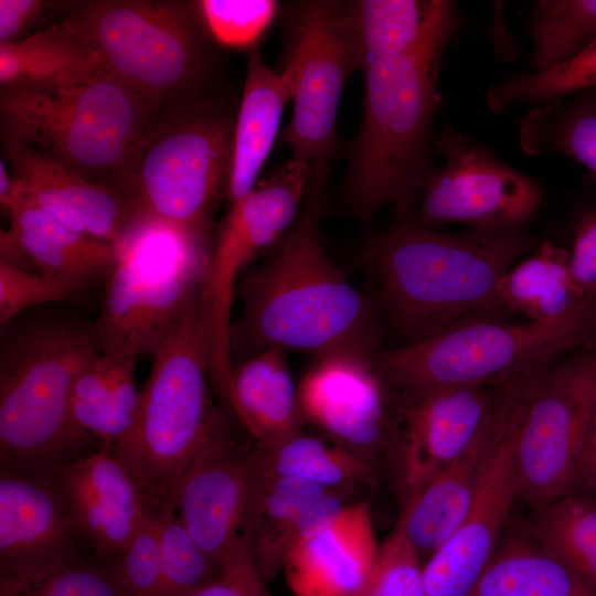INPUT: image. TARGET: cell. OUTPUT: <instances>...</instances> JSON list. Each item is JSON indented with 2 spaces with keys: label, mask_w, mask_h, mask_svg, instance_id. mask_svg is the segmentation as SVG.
Segmentation results:
<instances>
[{
  "label": "cell",
  "mask_w": 596,
  "mask_h": 596,
  "mask_svg": "<svg viewBox=\"0 0 596 596\" xmlns=\"http://www.w3.org/2000/svg\"><path fill=\"white\" fill-rule=\"evenodd\" d=\"M329 171V161L310 164L306 195L294 224L270 257L238 283L235 297L242 310L231 328L233 358L269 349L316 358L337 352L374 358L379 353L375 307L349 283L321 243Z\"/></svg>",
  "instance_id": "cell-1"
},
{
  "label": "cell",
  "mask_w": 596,
  "mask_h": 596,
  "mask_svg": "<svg viewBox=\"0 0 596 596\" xmlns=\"http://www.w3.org/2000/svg\"><path fill=\"white\" fill-rule=\"evenodd\" d=\"M533 247L522 230L450 233L406 219L365 256L379 308L405 345L466 323L503 320L500 281Z\"/></svg>",
  "instance_id": "cell-2"
},
{
  "label": "cell",
  "mask_w": 596,
  "mask_h": 596,
  "mask_svg": "<svg viewBox=\"0 0 596 596\" xmlns=\"http://www.w3.org/2000/svg\"><path fill=\"white\" fill-rule=\"evenodd\" d=\"M94 321L30 310L1 327L0 468L55 475L100 445L74 422L71 396L102 353Z\"/></svg>",
  "instance_id": "cell-3"
},
{
  "label": "cell",
  "mask_w": 596,
  "mask_h": 596,
  "mask_svg": "<svg viewBox=\"0 0 596 596\" xmlns=\"http://www.w3.org/2000/svg\"><path fill=\"white\" fill-rule=\"evenodd\" d=\"M444 51L364 65V108L352 149L347 193L352 212L369 222L390 206L402 220L415 212L435 171L433 127Z\"/></svg>",
  "instance_id": "cell-4"
},
{
  "label": "cell",
  "mask_w": 596,
  "mask_h": 596,
  "mask_svg": "<svg viewBox=\"0 0 596 596\" xmlns=\"http://www.w3.org/2000/svg\"><path fill=\"white\" fill-rule=\"evenodd\" d=\"M209 365L198 298L153 353L140 390L135 426L117 447L151 513L174 512L187 472L202 450L230 428L210 394Z\"/></svg>",
  "instance_id": "cell-5"
},
{
  "label": "cell",
  "mask_w": 596,
  "mask_h": 596,
  "mask_svg": "<svg viewBox=\"0 0 596 596\" xmlns=\"http://www.w3.org/2000/svg\"><path fill=\"white\" fill-rule=\"evenodd\" d=\"M155 107L104 72L4 87L1 135L109 184L139 146Z\"/></svg>",
  "instance_id": "cell-6"
},
{
  "label": "cell",
  "mask_w": 596,
  "mask_h": 596,
  "mask_svg": "<svg viewBox=\"0 0 596 596\" xmlns=\"http://www.w3.org/2000/svg\"><path fill=\"white\" fill-rule=\"evenodd\" d=\"M234 121L201 103L150 123L123 170L109 182L151 221L207 242L213 207L231 169Z\"/></svg>",
  "instance_id": "cell-7"
},
{
  "label": "cell",
  "mask_w": 596,
  "mask_h": 596,
  "mask_svg": "<svg viewBox=\"0 0 596 596\" xmlns=\"http://www.w3.org/2000/svg\"><path fill=\"white\" fill-rule=\"evenodd\" d=\"M116 246L94 324L103 352L137 360L153 355L198 298L210 247L151 221Z\"/></svg>",
  "instance_id": "cell-8"
},
{
  "label": "cell",
  "mask_w": 596,
  "mask_h": 596,
  "mask_svg": "<svg viewBox=\"0 0 596 596\" xmlns=\"http://www.w3.org/2000/svg\"><path fill=\"white\" fill-rule=\"evenodd\" d=\"M596 342V312L570 322L480 320L427 340L379 351L374 365L403 392L500 384Z\"/></svg>",
  "instance_id": "cell-9"
},
{
  "label": "cell",
  "mask_w": 596,
  "mask_h": 596,
  "mask_svg": "<svg viewBox=\"0 0 596 596\" xmlns=\"http://www.w3.org/2000/svg\"><path fill=\"white\" fill-rule=\"evenodd\" d=\"M103 71L157 106L192 87L204 70V46L183 4L97 0L65 18Z\"/></svg>",
  "instance_id": "cell-10"
},
{
  "label": "cell",
  "mask_w": 596,
  "mask_h": 596,
  "mask_svg": "<svg viewBox=\"0 0 596 596\" xmlns=\"http://www.w3.org/2000/svg\"><path fill=\"white\" fill-rule=\"evenodd\" d=\"M310 164L290 158L247 195L231 204L207 256L199 288L210 383L227 409L234 368L232 306L244 266L278 244L297 219L306 195Z\"/></svg>",
  "instance_id": "cell-11"
},
{
  "label": "cell",
  "mask_w": 596,
  "mask_h": 596,
  "mask_svg": "<svg viewBox=\"0 0 596 596\" xmlns=\"http://www.w3.org/2000/svg\"><path fill=\"white\" fill-rule=\"evenodd\" d=\"M596 402V342L534 382L514 446L519 499L531 508L573 492Z\"/></svg>",
  "instance_id": "cell-12"
},
{
  "label": "cell",
  "mask_w": 596,
  "mask_h": 596,
  "mask_svg": "<svg viewBox=\"0 0 596 596\" xmlns=\"http://www.w3.org/2000/svg\"><path fill=\"white\" fill-rule=\"evenodd\" d=\"M363 58L347 14V2L300 6L283 67L294 81L291 120L283 140L291 158L311 164L337 150V114L344 85Z\"/></svg>",
  "instance_id": "cell-13"
},
{
  "label": "cell",
  "mask_w": 596,
  "mask_h": 596,
  "mask_svg": "<svg viewBox=\"0 0 596 596\" xmlns=\"http://www.w3.org/2000/svg\"><path fill=\"white\" fill-rule=\"evenodd\" d=\"M434 150L445 163L430 175L408 220L432 227L458 223L477 230H522L541 207L544 193L534 178L451 124L434 136Z\"/></svg>",
  "instance_id": "cell-14"
},
{
  "label": "cell",
  "mask_w": 596,
  "mask_h": 596,
  "mask_svg": "<svg viewBox=\"0 0 596 596\" xmlns=\"http://www.w3.org/2000/svg\"><path fill=\"white\" fill-rule=\"evenodd\" d=\"M477 384L403 392L404 402L386 444L402 505L409 502L481 434L503 386Z\"/></svg>",
  "instance_id": "cell-15"
},
{
  "label": "cell",
  "mask_w": 596,
  "mask_h": 596,
  "mask_svg": "<svg viewBox=\"0 0 596 596\" xmlns=\"http://www.w3.org/2000/svg\"><path fill=\"white\" fill-rule=\"evenodd\" d=\"M88 550L55 475L0 468V588L38 585L87 558Z\"/></svg>",
  "instance_id": "cell-16"
},
{
  "label": "cell",
  "mask_w": 596,
  "mask_h": 596,
  "mask_svg": "<svg viewBox=\"0 0 596 596\" xmlns=\"http://www.w3.org/2000/svg\"><path fill=\"white\" fill-rule=\"evenodd\" d=\"M535 375L517 402L482 475L473 502L455 532L423 564L426 596H469L503 538L519 500L514 446Z\"/></svg>",
  "instance_id": "cell-17"
},
{
  "label": "cell",
  "mask_w": 596,
  "mask_h": 596,
  "mask_svg": "<svg viewBox=\"0 0 596 596\" xmlns=\"http://www.w3.org/2000/svg\"><path fill=\"white\" fill-rule=\"evenodd\" d=\"M374 358L353 352L316 358L298 386L305 421L370 462L385 451L391 430L386 383Z\"/></svg>",
  "instance_id": "cell-18"
},
{
  "label": "cell",
  "mask_w": 596,
  "mask_h": 596,
  "mask_svg": "<svg viewBox=\"0 0 596 596\" xmlns=\"http://www.w3.org/2000/svg\"><path fill=\"white\" fill-rule=\"evenodd\" d=\"M3 149L19 192L67 226L117 245L138 225L136 205L116 187L29 146L3 140Z\"/></svg>",
  "instance_id": "cell-19"
},
{
  "label": "cell",
  "mask_w": 596,
  "mask_h": 596,
  "mask_svg": "<svg viewBox=\"0 0 596 596\" xmlns=\"http://www.w3.org/2000/svg\"><path fill=\"white\" fill-rule=\"evenodd\" d=\"M252 481L247 451L230 427L202 450L178 490L175 515L220 570L243 534Z\"/></svg>",
  "instance_id": "cell-20"
},
{
  "label": "cell",
  "mask_w": 596,
  "mask_h": 596,
  "mask_svg": "<svg viewBox=\"0 0 596 596\" xmlns=\"http://www.w3.org/2000/svg\"><path fill=\"white\" fill-rule=\"evenodd\" d=\"M542 368L508 381L481 434L414 499L402 505L405 533L421 558H428L468 513L482 475L521 394Z\"/></svg>",
  "instance_id": "cell-21"
},
{
  "label": "cell",
  "mask_w": 596,
  "mask_h": 596,
  "mask_svg": "<svg viewBox=\"0 0 596 596\" xmlns=\"http://www.w3.org/2000/svg\"><path fill=\"white\" fill-rule=\"evenodd\" d=\"M55 476L95 556L120 553L151 513L141 488L113 448L99 447Z\"/></svg>",
  "instance_id": "cell-22"
},
{
  "label": "cell",
  "mask_w": 596,
  "mask_h": 596,
  "mask_svg": "<svg viewBox=\"0 0 596 596\" xmlns=\"http://www.w3.org/2000/svg\"><path fill=\"white\" fill-rule=\"evenodd\" d=\"M18 185V184H17ZM0 232V260L89 288L107 279L117 246L77 232L26 200L18 190Z\"/></svg>",
  "instance_id": "cell-23"
},
{
  "label": "cell",
  "mask_w": 596,
  "mask_h": 596,
  "mask_svg": "<svg viewBox=\"0 0 596 596\" xmlns=\"http://www.w3.org/2000/svg\"><path fill=\"white\" fill-rule=\"evenodd\" d=\"M377 551L370 502H351L291 550L284 565L288 585L297 596H352Z\"/></svg>",
  "instance_id": "cell-24"
},
{
  "label": "cell",
  "mask_w": 596,
  "mask_h": 596,
  "mask_svg": "<svg viewBox=\"0 0 596 596\" xmlns=\"http://www.w3.org/2000/svg\"><path fill=\"white\" fill-rule=\"evenodd\" d=\"M347 14L363 67L382 58L445 52L461 23L458 4L448 0L351 1Z\"/></svg>",
  "instance_id": "cell-25"
},
{
  "label": "cell",
  "mask_w": 596,
  "mask_h": 596,
  "mask_svg": "<svg viewBox=\"0 0 596 596\" xmlns=\"http://www.w3.org/2000/svg\"><path fill=\"white\" fill-rule=\"evenodd\" d=\"M227 411L258 446H276L302 433L298 387L284 351L264 350L234 365Z\"/></svg>",
  "instance_id": "cell-26"
},
{
  "label": "cell",
  "mask_w": 596,
  "mask_h": 596,
  "mask_svg": "<svg viewBox=\"0 0 596 596\" xmlns=\"http://www.w3.org/2000/svg\"><path fill=\"white\" fill-rule=\"evenodd\" d=\"M295 86L288 72L270 68L258 51L248 55L243 95L234 120L226 195L231 204L252 192L276 140Z\"/></svg>",
  "instance_id": "cell-27"
},
{
  "label": "cell",
  "mask_w": 596,
  "mask_h": 596,
  "mask_svg": "<svg viewBox=\"0 0 596 596\" xmlns=\"http://www.w3.org/2000/svg\"><path fill=\"white\" fill-rule=\"evenodd\" d=\"M568 259V251L543 243L517 262L499 285L504 309L541 323L570 322L595 313L596 301L586 299L574 285Z\"/></svg>",
  "instance_id": "cell-28"
},
{
  "label": "cell",
  "mask_w": 596,
  "mask_h": 596,
  "mask_svg": "<svg viewBox=\"0 0 596 596\" xmlns=\"http://www.w3.org/2000/svg\"><path fill=\"white\" fill-rule=\"evenodd\" d=\"M136 361L102 351L74 383L71 396L74 422L100 447H117L135 426L140 405Z\"/></svg>",
  "instance_id": "cell-29"
},
{
  "label": "cell",
  "mask_w": 596,
  "mask_h": 596,
  "mask_svg": "<svg viewBox=\"0 0 596 596\" xmlns=\"http://www.w3.org/2000/svg\"><path fill=\"white\" fill-rule=\"evenodd\" d=\"M252 476L243 533L247 534L252 556L268 582L284 568L299 542L301 513L330 489L296 478Z\"/></svg>",
  "instance_id": "cell-30"
},
{
  "label": "cell",
  "mask_w": 596,
  "mask_h": 596,
  "mask_svg": "<svg viewBox=\"0 0 596 596\" xmlns=\"http://www.w3.org/2000/svg\"><path fill=\"white\" fill-rule=\"evenodd\" d=\"M469 596H596L520 525L509 526Z\"/></svg>",
  "instance_id": "cell-31"
},
{
  "label": "cell",
  "mask_w": 596,
  "mask_h": 596,
  "mask_svg": "<svg viewBox=\"0 0 596 596\" xmlns=\"http://www.w3.org/2000/svg\"><path fill=\"white\" fill-rule=\"evenodd\" d=\"M98 72L104 71L95 55L65 19L19 41L0 43L1 88L51 84Z\"/></svg>",
  "instance_id": "cell-32"
},
{
  "label": "cell",
  "mask_w": 596,
  "mask_h": 596,
  "mask_svg": "<svg viewBox=\"0 0 596 596\" xmlns=\"http://www.w3.org/2000/svg\"><path fill=\"white\" fill-rule=\"evenodd\" d=\"M247 459L255 476L296 478L327 489H353L373 476L363 457L302 433L276 446L254 445Z\"/></svg>",
  "instance_id": "cell-33"
},
{
  "label": "cell",
  "mask_w": 596,
  "mask_h": 596,
  "mask_svg": "<svg viewBox=\"0 0 596 596\" xmlns=\"http://www.w3.org/2000/svg\"><path fill=\"white\" fill-rule=\"evenodd\" d=\"M521 526L596 592V496L573 491L533 507Z\"/></svg>",
  "instance_id": "cell-34"
},
{
  "label": "cell",
  "mask_w": 596,
  "mask_h": 596,
  "mask_svg": "<svg viewBox=\"0 0 596 596\" xmlns=\"http://www.w3.org/2000/svg\"><path fill=\"white\" fill-rule=\"evenodd\" d=\"M519 143L524 153H560L596 175V87L536 106L521 120Z\"/></svg>",
  "instance_id": "cell-35"
},
{
  "label": "cell",
  "mask_w": 596,
  "mask_h": 596,
  "mask_svg": "<svg viewBox=\"0 0 596 596\" xmlns=\"http://www.w3.org/2000/svg\"><path fill=\"white\" fill-rule=\"evenodd\" d=\"M534 72L560 65L596 39V0H538L529 13Z\"/></svg>",
  "instance_id": "cell-36"
},
{
  "label": "cell",
  "mask_w": 596,
  "mask_h": 596,
  "mask_svg": "<svg viewBox=\"0 0 596 596\" xmlns=\"http://www.w3.org/2000/svg\"><path fill=\"white\" fill-rule=\"evenodd\" d=\"M596 87V39L571 60L541 72L510 75L492 84L486 103L492 113L517 104L545 105Z\"/></svg>",
  "instance_id": "cell-37"
},
{
  "label": "cell",
  "mask_w": 596,
  "mask_h": 596,
  "mask_svg": "<svg viewBox=\"0 0 596 596\" xmlns=\"http://www.w3.org/2000/svg\"><path fill=\"white\" fill-rule=\"evenodd\" d=\"M162 596H189L216 578L220 568L175 515L160 523Z\"/></svg>",
  "instance_id": "cell-38"
},
{
  "label": "cell",
  "mask_w": 596,
  "mask_h": 596,
  "mask_svg": "<svg viewBox=\"0 0 596 596\" xmlns=\"http://www.w3.org/2000/svg\"><path fill=\"white\" fill-rule=\"evenodd\" d=\"M421 561L400 513L392 532L379 546L370 575L352 596H426Z\"/></svg>",
  "instance_id": "cell-39"
},
{
  "label": "cell",
  "mask_w": 596,
  "mask_h": 596,
  "mask_svg": "<svg viewBox=\"0 0 596 596\" xmlns=\"http://www.w3.org/2000/svg\"><path fill=\"white\" fill-rule=\"evenodd\" d=\"M195 7L215 41L224 46L244 49L262 38L279 6L274 0H202Z\"/></svg>",
  "instance_id": "cell-40"
},
{
  "label": "cell",
  "mask_w": 596,
  "mask_h": 596,
  "mask_svg": "<svg viewBox=\"0 0 596 596\" xmlns=\"http://www.w3.org/2000/svg\"><path fill=\"white\" fill-rule=\"evenodd\" d=\"M161 518L149 513L127 546L111 557L125 596H162Z\"/></svg>",
  "instance_id": "cell-41"
},
{
  "label": "cell",
  "mask_w": 596,
  "mask_h": 596,
  "mask_svg": "<svg viewBox=\"0 0 596 596\" xmlns=\"http://www.w3.org/2000/svg\"><path fill=\"white\" fill-rule=\"evenodd\" d=\"M85 289L0 260V327L39 306L68 300Z\"/></svg>",
  "instance_id": "cell-42"
},
{
  "label": "cell",
  "mask_w": 596,
  "mask_h": 596,
  "mask_svg": "<svg viewBox=\"0 0 596 596\" xmlns=\"http://www.w3.org/2000/svg\"><path fill=\"white\" fill-rule=\"evenodd\" d=\"M0 596H125L113 560L87 557L28 588L3 589Z\"/></svg>",
  "instance_id": "cell-43"
},
{
  "label": "cell",
  "mask_w": 596,
  "mask_h": 596,
  "mask_svg": "<svg viewBox=\"0 0 596 596\" xmlns=\"http://www.w3.org/2000/svg\"><path fill=\"white\" fill-rule=\"evenodd\" d=\"M189 596H273L243 533L214 581Z\"/></svg>",
  "instance_id": "cell-44"
},
{
  "label": "cell",
  "mask_w": 596,
  "mask_h": 596,
  "mask_svg": "<svg viewBox=\"0 0 596 596\" xmlns=\"http://www.w3.org/2000/svg\"><path fill=\"white\" fill-rule=\"evenodd\" d=\"M568 267L578 291L596 301V207L584 210L575 221Z\"/></svg>",
  "instance_id": "cell-45"
},
{
  "label": "cell",
  "mask_w": 596,
  "mask_h": 596,
  "mask_svg": "<svg viewBox=\"0 0 596 596\" xmlns=\"http://www.w3.org/2000/svg\"><path fill=\"white\" fill-rule=\"evenodd\" d=\"M50 3L41 0H0V43L25 38Z\"/></svg>",
  "instance_id": "cell-46"
},
{
  "label": "cell",
  "mask_w": 596,
  "mask_h": 596,
  "mask_svg": "<svg viewBox=\"0 0 596 596\" xmlns=\"http://www.w3.org/2000/svg\"><path fill=\"white\" fill-rule=\"evenodd\" d=\"M573 491L596 496V402L583 447Z\"/></svg>",
  "instance_id": "cell-47"
},
{
  "label": "cell",
  "mask_w": 596,
  "mask_h": 596,
  "mask_svg": "<svg viewBox=\"0 0 596 596\" xmlns=\"http://www.w3.org/2000/svg\"><path fill=\"white\" fill-rule=\"evenodd\" d=\"M18 195V185L6 160H0V206L8 216Z\"/></svg>",
  "instance_id": "cell-48"
}]
</instances>
